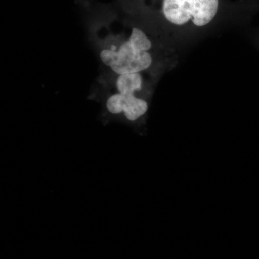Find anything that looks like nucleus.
I'll list each match as a JSON object with an SVG mask.
<instances>
[{"label": "nucleus", "mask_w": 259, "mask_h": 259, "mask_svg": "<svg viewBox=\"0 0 259 259\" xmlns=\"http://www.w3.org/2000/svg\"><path fill=\"white\" fill-rule=\"evenodd\" d=\"M143 82L141 74L117 76L115 81L117 93L112 94L107 100L108 112L114 115L123 113L130 121L137 120L144 115L148 110V102L135 96V93L142 89Z\"/></svg>", "instance_id": "nucleus-2"}, {"label": "nucleus", "mask_w": 259, "mask_h": 259, "mask_svg": "<svg viewBox=\"0 0 259 259\" xmlns=\"http://www.w3.org/2000/svg\"><path fill=\"white\" fill-rule=\"evenodd\" d=\"M152 42L143 30L133 28L127 40L109 41L100 50L102 64L119 75L140 74L151 67L153 57L149 51Z\"/></svg>", "instance_id": "nucleus-1"}, {"label": "nucleus", "mask_w": 259, "mask_h": 259, "mask_svg": "<svg viewBox=\"0 0 259 259\" xmlns=\"http://www.w3.org/2000/svg\"><path fill=\"white\" fill-rule=\"evenodd\" d=\"M219 0H163V13L168 21L182 25L192 20L194 25H207L218 13Z\"/></svg>", "instance_id": "nucleus-3"}]
</instances>
